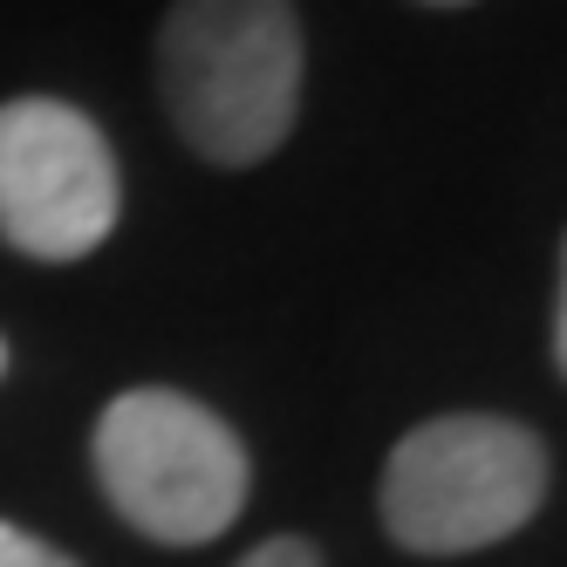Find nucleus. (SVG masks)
<instances>
[{
    "mask_svg": "<svg viewBox=\"0 0 567 567\" xmlns=\"http://www.w3.org/2000/svg\"><path fill=\"white\" fill-rule=\"evenodd\" d=\"M178 137L213 165H260L301 110V21L288 0H178L157 34Z\"/></svg>",
    "mask_w": 567,
    "mask_h": 567,
    "instance_id": "1",
    "label": "nucleus"
},
{
    "mask_svg": "<svg viewBox=\"0 0 567 567\" xmlns=\"http://www.w3.org/2000/svg\"><path fill=\"white\" fill-rule=\"evenodd\" d=\"M547 444L519 417L493 411H452L396 437L383 465V534L403 554L452 560L513 540L547 499Z\"/></svg>",
    "mask_w": 567,
    "mask_h": 567,
    "instance_id": "2",
    "label": "nucleus"
},
{
    "mask_svg": "<svg viewBox=\"0 0 567 567\" xmlns=\"http://www.w3.org/2000/svg\"><path fill=\"white\" fill-rule=\"evenodd\" d=\"M96 485L157 547H206L247 506V444L185 390H124L90 437Z\"/></svg>",
    "mask_w": 567,
    "mask_h": 567,
    "instance_id": "3",
    "label": "nucleus"
},
{
    "mask_svg": "<svg viewBox=\"0 0 567 567\" xmlns=\"http://www.w3.org/2000/svg\"><path fill=\"white\" fill-rule=\"evenodd\" d=\"M116 206V157L83 110L55 96L0 103V239L14 254L83 260L110 239Z\"/></svg>",
    "mask_w": 567,
    "mask_h": 567,
    "instance_id": "4",
    "label": "nucleus"
},
{
    "mask_svg": "<svg viewBox=\"0 0 567 567\" xmlns=\"http://www.w3.org/2000/svg\"><path fill=\"white\" fill-rule=\"evenodd\" d=\"M0 567H75L62 547H49L42 534H28V526L0 519Z\"/></svg>",
    "mask_w": 567,
    "mask_h": 567,
    "instance_id": "5",
    "label": "nucleus"
},
{
    "mask_svg": "<svg viewBox=\"0 0 567 567\" xmlns=\"http://www.w3.org/2000/svg\"><path fill=\"white\" fill-rule=\"evenodd\" d=\"M239 567H321V547L301 540V534H274V540H260Z\"/></svg>",
    "mask_w": 567,
    "mask_h": 567,
    "instance_id": "6",
    "label": "nucleus"
},
{
    "mask_svg": "<svg viewBox=\"0 0 567 567\" xmlns=\"http://www.w3.org/2000/svg\"><path fill=\"white\" fill-rule=\"evenodd\" d=\"M554 362L567 377V254H560V301H554Z\"/></svg>",
    "mask_w": 567,
    "mask_h": 567,
    "instance_id": "7",
    "label": "nucleus"
},
{
    "mask_svg": "<svg viewBox=\"0 0 567 567\" xmlns=\"http://www.w3.org/2000/svg\"><path fill=\"white\" fill-rule=\"evenodd\" d=\"M431 8H465V0H431Z\"/></svg>",
    "mask_w": 567,
    "mask_h": 567,
    "instance_id": "8",
    "label": "nucleus"
},
{
    "mask_svg": "<svg viewBox=\"0 0 567 567\" xmlns=\"http://www.w3.org/2000/svg\"><path fill=\"white\" fill-rule=\"evenodd\" d=\"M0 370H8V349H0Z\"/></svg>",
    "mask_w": 567,
    "mask_h": 567,
    "instance_id": "9",
    "label": "nucleus"
}]
</instances>
